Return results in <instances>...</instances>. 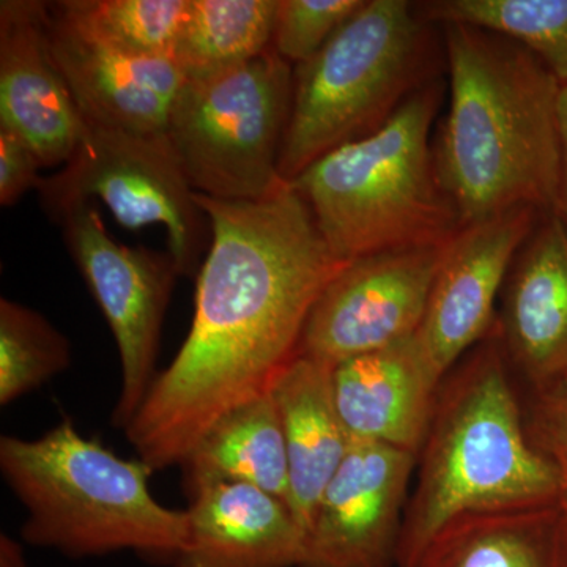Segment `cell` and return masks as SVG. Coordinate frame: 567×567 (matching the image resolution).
<instances>
[{"label": "cell", "mask_w": 567, "mask_h": 567, "mask_svg": "<svg viewBox=\"0 0 567 567\" xmlns=\"http://www.w3.org/2000/svg\"><path fill=\"white\" fill-rule=\"evenodd\" d=\"M210 223L192 330L125 429L153 470L182 466L238 406L270 394L300 353L306 323L339 259L292 186L262 200L196 193Z\"/></svg>", "instance_id": "cell-1"}, {"label": "cell", "mask_w": 567, "mask_h": 567, "mask_svg": "<svg viewBox=\"0 0 567 567\" xmlns=\"http://www.w3.org/2000/svg\"><path fill=\"white\" fill-rule=\"evenodd\" d=\"M451 103L436 175L461 227L516 208L557 213L561 82L495 33L446 24Z\"/></svg>", "instance_id": "cell-2"}, {"label": "cell", "mask_w": 567, "mask_h": 567, "mask_svg": "<svg viewBox=\"0 0 567 567\" xmlns=\"http://www.w3.org/2000/svg\"><path fill=\"white\" fill-rule=\"evenodd\" d=\"M417 457L398 567H416L434 537L464 514L561 498L557 470L529 442L505 350L495 342L443 380Z\"/></svg>", "instance_id": "cell-3"}, {"label": "cell", "mask_w": 567, "mask_h": 567, "mask_svg": "<svg viewBox=\"0 0 567 567\" xmlns=\"http://www.w3.org/2000/svg\"><path fill=\"white\" fill-rule=\"evenodd\" d=\"M0 472L25 507L21 539L69 558L134 551L173 565L188 543V509L151 492L155 470L115 456L65 420L39 439L2 435Z\"/></svg>", "instance_id": "cell-4"}, {"label": "cell", "mask_w": 567, "mask_h": 567, "mask_svg": "<svg viewBox=\"0 0 567 567\" xmlns=\"http://www.w3.org/2000/svg\"><path fill=\"white\" fill-rule=\"evenodd\" d=\"M439 99L436 87L406 96L374 133L327 153L290 182L344 262L445 245L461 230L429 145Z\"/></svg>", "instance_id": "cell-5"}, {"label": "cell", "mask_w": 567, "mask_h": 567, "mask_svg": "<svg viewBox=\"0 0 567 567\" xmlns=\"http://www.w3.org/2000/svg\"><path fill=\"white\" fill-rule=\"evenodd\" d=\"M421 62V29L405 0H369L315 58L293 70L279 156L295 181L327 153L379 130L405 102Z\"/></svg>", "instance_id": "cell-6"}, {"label": "cell", "mask_w": 567, "mask_h": 567, "mask_svg": "<svg viewBox=\"0 0 567 567\" xmlns=\"http://www.w3.org/2000/svg\"><path fill=\"white\" fill-rule=\"evenodd\" d=\"M293 99L292 63L270 51L207 80L185 81L166 136L194 192L262 200L289 183L279 156Z\"/></svg>", "instance_id": "cell-7"}, {"label": "cell", "mask_w": 567, "mask_h": 567, "mask_svg": "<svg viewBox=\"0 0 567 567\" xmlns=\"http://www.w3.org/2000/svg\"><path fill=\"white\" fill-rule=\"evenodd\" d=\"M40 200L55 221L74 207L102 200L126 229L162 224L181 275L199 265L210 223L183 173L166 133L89 125L59 173L41 178Z\"/></svg>", "instance_id": "cell-8"}, {"label": "cell", "mask_w": 567, "mask_h": 567, "mask_svg": "<svg viewBox=\"0 0 567 567\" xmlns=\"http://www.w3.org/2000/svg\"><path fill=\"white\" fill-rule=\"evenodd\" d=\"M59 223L70 256L117 344L121 393L112 424L125 431L158 377L164 316L182 275L169 252L115 241L92 204L78 205Z\"/></svg>", "instance_id": "cell-9"}, {"label": "cell", "mask_w": 567, "mask_h": 567, "mask_svg": "<svg viewBox=\"0 0 567 567\" xmlns=\"http://www.w3.org/2000/svg\"><path fill=\"white\" fill-rule=\"evenodd\" d=\"M447 244L352 260L317 300L298 354L334 365L416 334Z\"/></svg>", "instance_id": "cell-10"}, {"label": "cell", "mask_w": 567, "mask_h": 567, "mask_svg": "<svg viewBox=\"0 0 567 567\" xmlns=\"http://www.w3.org/2000/svg\"><path fill=\"white\" fill-rule=\"evenodd\" d=\"M417 457L353 440L324 488L298 567H393Z\"/></svg>", "instance_id": "cell-11"}, {"label": "cell", "mask_w": 567, "mask_h": 567, "mask_svg": "<svg viewBox=\"0 0 567 567\" xmlns=\"http://www.w3.org/2000/svg\"><path fill=\"white\" fill-rule=\"evenodd\" d=\"M535 208H516L461 227L436 271L417 338L440 380L491 330L495 301L535 229Z\"/></svg>", "instance_id": "cell-12"}, {"label": "cell", "mask_w": 567, "mask_h": 567, "mask_svg": "<svg viewBox=\"0 0 567 567\" xmlns=\"http://www.w3.org/2000/svg\"><path fill=\"white\" fill-rule=\"evenodd\" d=\"M0 128L20 134L44 167L69 162L87 128L52 58L48 3L0 2Z\"/></svg>", "instance_id": "cell-13"}, {"label": "cell", "mask_w": 567, "mask_h": 567, "mask_svg": "<svg viewBox=\"0 0 567 567\" xmlns=\"http://www.w3.org/2000/svg\"><path fill=\"white\" fill-rule=\"evenodd\" d=\"M52 58L89 125L166 133L183 78L174 59L126 54L59 20L48 3Z\"/></svg>", "instance_id": "cell-14"}, {"label": "cell", "mask_w": 567, "mask_h": 567, "mask_svg": "<svg viewBox=\"0 0 567 567\" xmlns=\"http://www.w3.org/2000/svg\"><path fill=\"white\" fill-rule=\"evenodd\" d=\"M333 394L350 439L420 454L442 380L417 333L333 365Z\"/></svg>", "instance_id": "cell-15"}, {"label": "cell", "mask_w": 567, "mask_h": 567, "mask_svg": "<svg viewBox=\"0 0 567 567\" xmlns=\"http://www.w3.org/2000/svg\"><path fill=\"white\" fill-rule=\"evenodd\" d=\"M503 341L532 393L567 380V224L558 213L529 235L507 279Z\"/></svg>", "instance_id": "cell-16"}, {"label": "cell", "mask_w": 567, "mask_h": 567, "mask_svg": "<svg viewBox=\"0 0 567 567\" xmlns=\"http://www.w3.org/2000/svg\"><path fill=\"white\" fill-rule=\"evenodd\" d=\"M188 543L171 567H298L306 532L289 505L260 488L212 483L189 491Z\"/></svg>", "instance_id": "cell-17"}, {"label": "cell", "mask_w": 567, "mask_h": 567, "mask_svg": "<svg viewBox=\"0 0 567 567\" xmlns=\"http://www.w3.org/2000/svg\"><path fill=\"white\" fill-rule=\"evenodd\" d=\"M331 372L333 365L298 354L271 390L289 457L287 505L306 535L353 442L336 406Z\"/></svg>", "instance_id": "cell-18"}, {"label": "cell", "mask_w": 567, "mask_h": 567, "mask_svg": "<svg viewBox=\"0 0 567 567\" xmlns=\"http://www.w3.org/2000/svg\"><path fill=\"white\" fill-rule=\"evenodd\" d=\"M416 567H567V513L561 502L475 511L454 518Z\"/></svg>", "instance_id": "cell-19"}, {"label": "cell", "mask_w": 567, "mask_h": 567, "mask_svg": "<svg viewBox=\"0 0 567 567\" xmlns=\"http://www.w3.org/2000/svg\"><path fill=\"white\" fill-rule=\"evenodd\" d=\"M182 468L188 492L203 484H248L287 503L289 457L274 395H264L223 416Z\"/></svg>", "instance_id": "cell-20"}, {"label": "cell", "mask_w": 567, "mask_h": 567, "mask_svg": "<svg viewBox=\"0 0 567 567\" xmlns=\"http://www.w3.org/2000/svg\"><path fill=\"white\" fill-rule=\"evenodd\" d=\"M279 0H188L173 59L185 81L238 69L274 48Z\"/></svg>", "instance_id": "cell-21"}, {"label": "cell", "mask_w": 567, "mask_h": 567, "mask_svg": "<svg viewBox=\"0 0 567 567\" xmlns=\"http://www.w3.org/2000/svg\"><path fill=\"white\" fill-rule=\"evenodd\" d=\"M59 20L126 54L173 59L188 0H63L50 3Z\"/></svg>", "instance_id": "cell-22"}, {"label": "cell", "mask_w": 567, "mask_h": 567, "mask_svg": "<svg viewBox=\"0 0 567 567\" xmlns=\"http://www.w3.org/2000/svg\"><path fill=\"white\" fill-rule=\"evenodd\" d=\"M434 20L495 33L533 52L567 84V0H439Z\"/></svg>", "instance_id": "cell-23"}, {"label": "cell", "mask_w": 567, "mask_h": 567, "mask_svg": "<svg viewBox=\"0 0 567 567\" xmlns=\"http://www.w3.org/2000/svg\"><path fill=\"white\" fill-rule=\"evenodd\" d=\"M69 338L35 309L0 300V405L47 385L71 365Z\"/></svg>", "instance_id": "cell-24"}, {"label": "cell", "mask_w": 567, "mask_h": 567, "mask_svg": "<svg viewBox=\"0 0 567 567\" xmlns=\"http://www.w3.org/2000/svg\"><path fill=\"white\" fill-rule=\"evenodd\" d=\"M364 0H279L274 50L289 63L308 62Z\"/></svg>", "instance_id": "cell-25"}, {"label": "cell", "mask_w": 567, "mask_h": 567, "mask_svg": "<svg viewBox=\"0 0 567 567\" xmlns=\"http://www.w3.org/2000/svg\"><path fill=\"white\" fill-rule=\"evenodd\" d=\"M525 427L532 445L557 470L567 513V380L532 393Z\"/></svg>", "instance_id": "cell-26"}, {"label": "cell", "mask_w": 567, "mask_h": 567, "mask_svg": "<svg viewBox=\"0 0 567 567\" xmlns=\"http://www.w3.org/2000/svg\"><path fill=\"white\" fill-rule=\"evenodd\" d=\"M40 156L20 134L0 128V204L11 207L31 189H39Z\"/></svg>", "instance_id": "cell-27"}, {"label": "cell", "mask_w": 567, "mask_h": 567, "mask_svg": "<svg viewBox=\"0 0 567 567\" xmlns=\"http://www.w3.org/2000/svg\"><path fill=\"white\" fill-rule=\"evenodd\" d=\"M559 136H561V178L557 213L567 224V84L559 93Z\"/></svg>", "instance_id": "cell-28"}, {"label": "cell", "mask_w": 567, "mask_h": 567, "mask_svg": "<svg viewBox=\"0 0 567 567\" xmlns=\"http://www.w3.org/2000/svg\"><path fill=\"white\" fill-rule=\"evenodd\" d=\"M0 567H29L22 544L7 533L0 535Z\"/></svg>", "instance_id": "cell-29"}]
</instances>
